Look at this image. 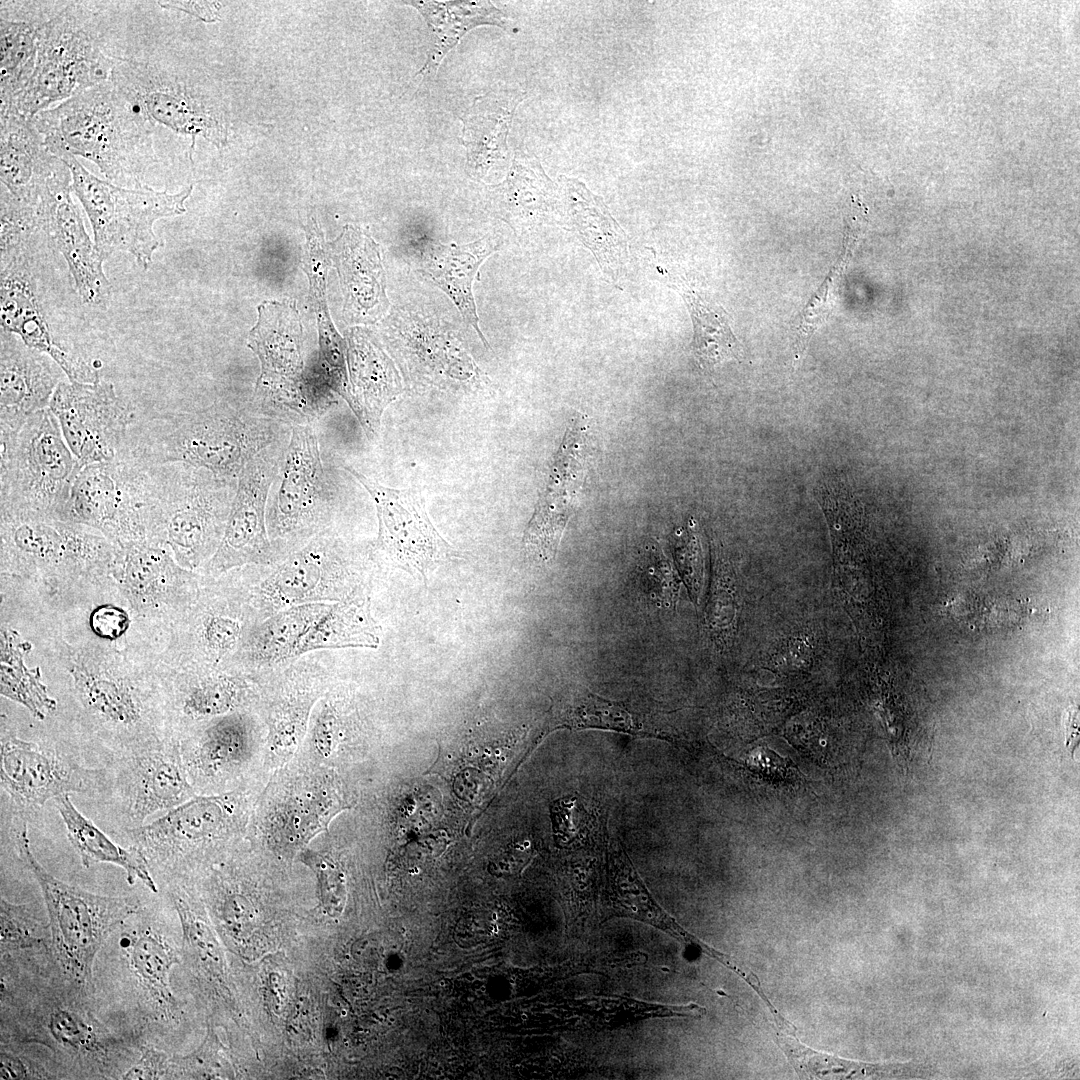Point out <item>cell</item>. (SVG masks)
I'll list each match as a JSON object with an SVG mask.
<instances>
[{
    "label": "cell",
    "mask_w": 1080,
    "mask_h": 1080,
    "mask_svg": "<svg viewBox=\"0 0 1080 1080\" xmlns=\"http://www.w3.org/2000/svg\"><path fill=\"white\" fill-rule=\"evenodd\" d=\"M114 553L91 527L0 507L1 610L13 607L39 624L84 611L113 590Z\"/></svg>",
    "instance_id": "obj_1"
},
{
    "label": "cell",
    "mask_w": 1080,
    "mask_h": 1080,
    "mask_svg": "<svg viewBox=\"0 0 1080 1080\" xmlns=\"http://www.w3.org/2000/svg\"><path fill=\"white\" fill-rule=\"evenodd\" d=\"M47 665L66 679L80 717L120 752L171 737L158 651L139 641L111 643L71 625L39 628Z\"/></svg>",
    "instance_id": "obj_2"
},
{
    "label": "cell",
    "mask_w": 1080,
    "mask_h": 1080,
    "mask_svg": "<svg viewBox=\"0 0 1080 1080\" xmlns=\"http://www.w3.org/2000/svg\"><path fill=\"white\" fill-rule=\"evenodd\" d=\"M1 1043L39 1044L84 1078H117L136 1060L96 1014L89 990L58 971L16 974L1 962Z\"/></svg>",
    "instance_id": "obj_3"
},
{
    "label": "cell",
    "mask_w": 1080,
    "mask_h": 1080,
    "mask_svg": "<svg viewBox=\"0 0 1080 1080\" xmlns=\"http://www.w3.org/2000/svg\"><path fill=\"white\" fill-rule=\"evenodd\" d=\"M285 425L218 403L131 426L120 453L144 466L183 463L238 479L254 456L284 439Z\"/></svg>",
    "instance_id": "obj_4"
},
{
    "label": "cell",
    "mask_w": 1080,
    "mask_h": 1080,
    "mask_svg": "<svg viewBox=\"0 0 1080 1080\" xmlns=\"http://www.w3.org/2000/svg\"><path fill=\"white\" fill-rule=\"evenodd\" d=\"M51 153L81 156L118 186L142 187L154 161L153 124L110 81L31 118Z\"/></svg>",
    "instance_id": "obj_5"
},
{
    "label": "cell",
    "mask_w": 1080,
    "mask_h": 1080,
    "mask_svg": "<svg viewBox=\"0 0 1080 1080\" xmlns=\"http://www.w3.org/2000/svg\"><path fill=\"white\" fill-rule=\"evenodd\" d=\"M146 469L148 540L166 547L185 569H201L222 540L238 479L183 463Z\"/></svg>",
    "instance_id": "obj_6"
},
{
    "label": "cell",
    "mask_w": 1080,
    "mask_h": 1080,
    "mask_svg": "<svg viewBox=\"0 0 1080 1080\" xmlns=\"http://www.w3.org/2000/svg\"><path fill=\"white\" fill-rule=\"evenodd\" d=\"M13 838L46 905L54 962L69 980L89 990L98 952L115 930L139 912V902L129 896L95 894L53 876L32 852L26 821L13 830Z\"/></svg>",
    "instance_id": "obj_7"
},
{
    "label": "cell",
    "mask_w": 1080,
    "mask_h": 1080,
    "mask_svg": "<svg viewBox=\"0 0 1080 1080\" xmlns=\"http://www.w3.org/2000/svg\"><path fill=\"white\" fill-rule=\"evenodd\" d=\"M116 60L105 52L92 11L68 3L43 24L33 74L12 110L5 113L32 118L108 81Z\"/></svg>",
    "instance_id": "obj_8"
},
{
    "label": "cell",
    "mask_w": 1080,
    "mask_h": 1080,
    "mask_svg": "<svg viewBox=\"0 0 1080 1080\" xmlns=\"http://www.w3.org/2000/svg\"><path fill=\"white\" fill-rule=\"evenodd\" d=\"M0 507L62 519L70 491L83 468L45 408L15 433L0 431Z\"/></svg>",
    "instance_id": "obj_9"
},
{
    "label": "cell",
    "mask_w": 1080,
    "mask_h": 1080,
    "mask_svg": "<svg viewBox=\"0 0 1080 1080\" xmlns=\"http://www.w3.org/2000/svg\"><path fill=\"white\" fill-rule=\"evenodd\" d=\"M71 173V188L90 220L96 250L106 260L122 251L132 254L147 269L158 247L154 223L185 212L190 185L178 193L151 188H126L90 173L75 156L58 155Z\"/></svg>",
    "instance_id": "obj_10"
},
{
    "label": "cell",
    "mask_w": 1080,
    "mask_h": 1080,
    "mask_svg": "<svg viewBox=\"0 0 1080 1080\" xmlns=\"http://www.w3.org/2000/svg\"><path fill=\"white\" fill-rule=\"evenodd\" d=\"M111 577L138 635L158 652L203 582L201 573L183 568L166 547L148 539L115 546Z\"/></svg>",
    "instance_id": "obj_11"
},
{
    "label": "cell",
    "mask_w": 1080,
    "mask_h": 1080,
    "mask_svg": "<svg viewBox=\"0 0 1080 1080\" xmlns=\"http://www.w3.org/2000/svg\"><path fill=\"white\" fill-rule=\"evenodd\" d=\"M269 493L266 522L278 557L325 530L335 505L333 484L324 467L311 425L291 426Z\"/></svg>",
    "instance_id": "obj_12"
},
{
    "label": "cell",
    "mask_w": 1080,
    "mask_h": 1080,
    "mask_svg": "<svg viewBox=\"0 0 1080 1080\" xmlns=\"http://www.w3.org/2000/svg\"><path fill=\"white\" fill-rule=\"evenodd\" d=\"M146 508L145 466L120 453L79 471L61 520L91 527L118 546L148 539Z\"/></svg>",
    "instance_id": "obj_13"
},
{
    "label": "cell",
    "mask_w": 1080,
    "mask_h": 1080,
    "mask_svg": "<svg viewBox=\"0 0 1080 1080\" xmlns=\"http://www.w3.org/2000/svg\"><path fill=\"white\" fill-rule=\"evenodd\" d=\"M249 346L260 361L254 398L257 413L285 424H309L301 386L304 377L302 327L297 311L282 303L263 304Z\"/></svg>",
    "instance_id": "obj_14"
},
{
    "label": "cell",
    "mask_w": 1080,
    "mask_h": 1080,
    "mask_svg": "<svg viewBox=\"0 0 1080 1080\" xmlns=\"http://www.w3.org/2000/svg\"><path fill=\"white\" fill-rule=\"evenodd\" d=\"M0 783L13 806L28 814L62 795L101 790L106 773L83 766L49 745L19 737L2 712Z\"/></svg>",
    "instance_id": "obj_15"
},
{
    "label": "cell",
    "mask_w": 1080,
    "mask_h": 1080,
    "mask_svg": "<svg viewBox=\"0 0 1080 1080\" xmlns=\"http://www.w3.org/2000/svg\"><path fill=\"white\" fill-rule=\"evenodd\" d=\"M284 440L262 450L241 471L222 540L201 574L218 577L234 568L268 565L278 558L268 535L266 512L287 444Z\"/></svg>",
    "instance_id": "obj_16"
},
{
    "label": "cell",
    "mask_w": 1080,
    "mask_h": 1080,
    "mask_svg": "<svg viewBox=\"0 0 1080 1080\" xmlns=\"http://www.w3.org/2000/svg\"><path fill=\"white\" fill-rule=\"evenodd\" d=\"M373 499L378 517L375 550L389 563L425 578L427 572L457 557V551L430 521L424 499L415 488L381 485L350 466H344Z\"/></svg>",
    "instance_id": "obj_17"
},
{
    "label": "cell",
    "mask_w": 1080,
    "mask_h": 1080,
    "mask_svg": "<svg viewBox=\"0 0 1080 1080\" xmlns=\"http://www.w3.org/2000/svg\"><path fill=\"white\" fill-rule=\"evenodd\" d=\"M48 408L82 467L117 458L134 421V413L113 385L101 380L60 382Z\"/></svg>",
    "instance_id": "obj_18"
},
{
    "label": "cell",
    "mask_w": 1080,
    "mask_h": 1080,
    "mask_svg": "<svg viewBox=\"0 0 1080 1080\" xmlns=\"http://www.w3.org/2000/svg\"><path fill=\"white\" fill-rule=\"evenodd\" d=\"M231 794L194 796L147 824L124 828L129 846L153 874L169 870L180 856L223 839L235 825Z\"/></svg>",
    "instance_id": "obj_19"
},
{
    "label": "cell",
    "mask_w": 1080,
    "mask_h": 1080,
    "mask_svg": "<svg viewBox=\"0 0 1080 1080\" xmlns=\"http://www.w3.org/2000/svg\"><path fill=\"white\" fill-rule=\"evenodd\" d=\"M122 754L114 793L119 810L131 827L140 826L155 813L167 812L195 796L171 737Z\"/></svg>",
    "instance_id": "obj_20"
},
{
    "label": "cell",
    "mask_w": 1080,
    "mask_h": 1080,
    "mask_svg": "<svg viewBox=\"0 0 1080 1080\" xmlns=\"http://www.w3.org/2000/svg\"><path fill=\"white\" fill-rule=\"evenodd\" d=\"M109 80L152 124L193 138L201 135L215 144L224 141L215 112L157 65L117 57Z\"/></svg>",
    "instance_id": "obj_21"
},
{
    "label": "cell",
    "mask_w": 1080,
    "mask_h": 1080,
    "mask_svg": "<svg viewBox=\"0 0 1080 1080\" xmlns=\"http://www.w3.org/2000/svg\"><path fill=\"white\" fill-rule=\"evenodd\" d=\"M71 181L67 168L50 183L37 207L41 228L67 262L81 299L90 306L106 308L110 284L103 271L105 260L91 241L71 198Z\"/></svg>",
    "instance_id": "obj_22"
},
{
    "label": "cell",
    "mask_w": 1080,
    "mask_h": 1080,
    "mask_svg": "<svg viewBox=\"0 0 1080 1080\" xmlns=\"http://www.w3.org/2000/svg\"><path fill=\"white\" fill-rule=\"evenodd\" d=\"M24 251L1 255V330L18 336L31 349L50 357L70 382L96 383L98 372L81 357L57 344L39 305Z\"/></svg>",
    "instance_id": "obj_23"
},
{
    "label": "cell",
    "mask_w": 1080,
    "mask_h": 1080,
    "mask_svg": "<svg viewBox=\"0 0 1080 1080\" xmlns=\"http://www.w3.org/2000/svg\"><path fill=\"white\" fill-rule=\"evenodd\" d=\"M121 958L140 1018L145 1024H168L178 1017L170 975L180 963L176 947L156 924L138 922L120 937Z\"/></svg>",
    "instance_id": "obj_24"
},
{
    "label": "cell",
    "mask_w": 1080,
    "mask_h": 1080,
    "mask_svg": "<svg viewBox=\"0 0 1080 1080\" xmlns=\"http://www.w3.org/2000/svg\"><path fill=\"white\" fill-rule=\"evenodd\" d=\"M584 431L578 422L567 430L525 531L524 549L534 562L546 563L554 558L571 515L583 477Z\"/></svg>",
    "instance_id": "obj_25"
},
{
    "label": "cell",
    "mask_w": 1080,
    "mask_h": 1080,
    "mask_svg": "<svg viewBox=\"0 0 1080 1080\" xmlns=\"http://www.w3.org/2000/svg\"><path fill=\"white\" fill-rule=\"evenodd\" d=\"M50 359L1 330L0 431L15 433L32 415L48 408L62 371Z\"/></svg>",
    "instance_id": "obj_26"
},
{
    "label": "cell",
    "mask_w": 1080,
    "mask_h": 1080,
    "mask_svg": "<svg viewBox=\"0 0 1080 1080\" xmlns=\"http://www.w3.org/2000/svg\"><path fill=\"white\" fill-rule=\"evenodd\" d=\"M66 168L47 148L31 118L0 114L1 187L13 197L38 207L52 180Z\"/></svg>",
    "instance_id": "obj_27"
},
{
    "label": "cell",
    "mask_w": 1080,
    "mask_h": 1080,
    "mask_svg": "<svg viewBox=\"0 0 1080 1080\" xmlns=\"http://www.w3.org/2000/svg\"><path fill=\"white\" fill-rule=\"evenodd\" d=\"M342 572L337 548L324 530L277 566L260 585V595L276 612L299 604L332 602V583Z\"/></svg>",
    "instance_id": "obj_28"
},
{
    "label": "cell",
    "mask_w": 1080,
    "mask_h": 1080,
    "mask_svg": "<svg viewBox=\"0 0 1080 1080\" xmlns=\"http://www.w3.org/2000/svg\"><path fill=\"white\" fill-rule=\"evenodd\" d=\"M160 674L169 734L174 722H206L234 712L242 699L241 683L226 670L176 669L160 660Z\"/></svg>",
    "instance_id": "obj_29"
},
{
    "label": "cell",
    "mask_w": 1080,
    "mask_h": 1080,
    "mask_svg": "<svg viewBox=\"0 0 1080 1080\" xmlns=\"http://www.w3.org/2000/svg\"><path fill=\"white\" fill-rule=\"evenodd\" d=\"M43 2L1 1L0 113L14 107L33 74L40 31L51 13Z\"/></svg>",
    "instance_id": "obj_30"
},
{
    "label": "cell",
    "mask_w": 1080,
    "mask_h": 1080,
    "mask_svg": "<svg viewBox=\"0 0 1080 1080\" xmlns=\"http://www.w3.org/2000/svg\"><path fill=\"white\" fill-rule=\"evenodd\" d=\"M336 244L345 308L350 319L356 322L377 320L388 307L377 244L353 226L344 228Z\"/></svg>",
    "instance_id": "obj_31"
},
{
    "label": "cell",
    "mask_w": 1080,
    "mask_h": 1080,
    "mask_svg": "<svg viewBox=\"0 0 1080 1080\" xmlns=\"http://www.w3.org/2000/svg\"><path fill=\"white\" fill-rule=\"evenodd\" d=\"M348 362L352 411L370 436L378 431L386 407L401 393L400 377L385 352L359 332L349 338Z\"/></svg>",
    "instance_id": "obj_32"
},
{
    "label": "cell",
    "mask_w": 1080,
    "mask_h": 1080,
    "mask_svg": "<svg viewBox=\"0 0 1080 1080\" xmlns=\"http://www.w3.org/2000/svg\"><path fill=\"white\" fill-rule=\"evenodd\" d=\"M497 248L496 240L487 237L463 245L437 243L426 248L422 259L423 274L453 300L484 344L486 340L478 325L473 282L481 264Z\"/></svg>",
    "instance_id": "obj_33"
},
{
    "label": "cell",
    "mask_w": 1080,
    "mask_h": 1080,
    "mask_svg": "<svg viewBox=\"0 0 1080 1080\" xmlns=\"http://www.w3.org/2000/svg\"><path fill=\"white\" fill-rule=\"evenodd\" d=\"M53 802L65 825L68 840L84 867L99 863L116 865L124 870L129 884L141 881L151 892H157V883L140 852L112 840L75 807L70 795L59 796Z\"/></svg>",
    "instance_id": "obj_34"
},
{
    "label": "cell",
    "mask_w": 1080,
    "mask_h": 1080,
    "mask_svg": "<svg viewBox=\"0 0 1080 1080\" xmlns=\"http://www.w3.org/2000/svg\"><path fill=\"white\" fill-rule=\"evenodd\" d=\"M252 747V726L246 716L231 712L201 725L187 749L191 772L216 780L241 765Z\"/></svg>",
    "instance_id": "obj_35"
},
{
    "label": "cell",
    "mask_w": 1080,
    "mask_h": 1080,
    "mask_svg": "<svg viewBox=\"0 0 1080 1080\" xmlns=\"http://www.w3.org/2000/svg\"><path fill=\"white\" fill-rule=\"evenodd\" d=\"M424 17L430 31L431 46L422 68V78L435 74L444 56L471 29L480 25L504 27L501 10L489 1H405Z\"/></svg>",
    "instance_id": "obj_36"
},
{
    "label": "cell",
    "mask_w": 1080,
    "mask_h": 1080,
    "mask_svg": "<svg viewBox=\"0 0 1080 1080\" xmlns=\"http://www.w3.org/2000/svg\"><path fill=\"white\" fill-rule=\"evenodd\" d=\"M31 650L30 641L23 639L10 624L1 622V696L20 704L33 718L43 721L56 712L58 703L43 682L40 668L26 665L25 658Z\"/></svg>",
    "instance_id": "obj_37"
},
{
    "label": "cell",
    "mask_w": 1080,
    "mask_h": 1080,
    "mask_svg": "<svg viewBox=\"0 0 1080 1080\" xmlns=\"http://www.w3.org/2000/svg\"><path fill=\"white\" fill-rule=\"evenodd\" d=\"M331 604H299L269 615L249 630L240 650H245L246 656L259 664L279 663L293 657L298 642Z\"/></svg>",
    "instance_id": "obj_38"
},
{
    "label": "cell",
    "mask_w": 1080,
    "mask_h": 1080,
    "mask_svg": "<svg viewBox=\"0 0 1080 1080\" xmlns=\"http://www.w3.org/2000/svg\"><path fill=\"white\" fill-rule=\"evenodd\" d=\"M376 623L367 600L348 596L333 602L298 642L293 657L319 649L378 646Z\"/></svg>",
    "instance_id": "obj_39"
},
{
    "label": "cell",
    "mask_w": 1080,
    "mask_h": 1080,
    "mask_svg": "<svg viewBox=\"0 0 1080 1080\" xmlns=\"http://www.w3.org/2000/svg\"><path fill=\"white\" fill-rule=\"evenodd\" d=\"M515 106H510L507 100L480 96L462 118L463 144L472 175L482 177L497 160L504 158Z\"/></svg>",
    "instance_id": "obj_40"
},
{
    "label": "cell",
    "mask_w": 1080,
    "mask_h": 1080,
    "mask_svg": "<svg viewBox=\"0 0 1080 1080\" xmlns=\"http://www.w3.org/2000/svg\"><path fill=\"white\" fill-rule=\"evenodd\" d=\"M571 216L583 243L611 273L623 257L625 236L601 199L591 194L577 180H566Z\"/></svg>",
    "instance_id": "obj_41"
},
{
    "label": "cell",
    "mask_w": 1080,
    "mask_h": 1080,
    "mask_svg": "<svg viewBox=\"0 0 1080 1080\" xmlns=\"http://www.w3.org/2000/svg\"><path fill=\"white\" fill-rule=\"evenodd\" d=\"M529 164L516 158L507 179L491 187L495 213L514 228L536 219L551 202L553 183L539 163Z\"/></svg>",
    "instance_id": "obj_42"
},
{
    "label": "cell",
    "mask_w": 1080,
    "mask_h": 1080,
    "mask_svg": "<svg viewBox=\"0 0 1080 1080\" xmlns=\"http://www.w3.org/2000/svg\"><path fill=\"white\" fill-rule=\"evenodd\" d=\"M693 322L692 351L702 368L738 359L740 346L720 306L704 300L693 291L683 293Z\"/></svg>",
    "instance_id": "obj_43"
},
{
    "label": "cell",
    "mask_w": 1080,
    "mask_h": 1080,
    "mask_svg": "<svg viewBox=\"0 0 1080 1080\" xmlns=\"http://www.w3.org/2000/svg\"><path fill=\"white\" fill-rule=\"evenodd\" d=\"M179 916L187 950L192 954L200 974L224 994L226 990L225 963L221 946L206 919L178 893H171Z\"/></svg>",
    "instance_id": "obj_44"
},
{
    "label": "cell",
    "mask_w": 1080,
    "mask_h": 1080,
    "mask_svg": "<svg viewBox=\"0 0 1080 1080\" xmlns=\"http://www.w3.org/2000/svg\"><path fill=\"white\" fill-rule=\"evenodd\" d=\"M777 1040L795 1070L812 1079L881 1076L895 1068L891 1065L850 1061L818 1052L802 1045L795 1037L782 1033H777Z\"/></svg>",
    "instance_id": "obj_45"
},
{
    "label": "cell",
    "mask_w": 1080,
    "mask_h": 1080,
    "mask_svg": "<svg viewBox=\"0 0 1080 1080\" xmlns=\"http://www.w3.org/2000/svg\"><path fill=\"white\" fill-rule=\"evenodd\" d=\"M1 956L28 950L51 954L49 924H44L26 904H16L1 896Z\"/></svg>",
    "instance_id": "obj_46"
},
{
    "label": "cell",
    "mask_w": 1080,
    "mask_h": 1080,
    "mask_svg": "<svg viewBox=\"0 0 1080 1080\" xmlns=\"http://www.w3.org/2000/svg\"><path fill=\"white\" fill-rule=\"evenodd\" d=\"M80 615H84V628L97 639L111 643L146 642L138 635L133 616L116 590L94 601Z\"/></svg>",
    "instance_id": "obj_47"
},
{
    "label": "cell",
    "mask_w": 1080,
    "mask_h": 1080,
    "mask_svg": "<svg viewBox=\"0 0 1080 1080\" xmlns=\"http://www.w3.org/2000/svg\"><path fill=\"white\" fill-rule=\"evenodd\" d=\"M848 223L849 226L845 237L846 245L843 261L837 263L836 268L830 272L827 279L812 297L803 313L794 345L795 360H799L803 355L812 335L825 322L826 318L833 310L836 282L839 280L843 267L847 263L848 254L851 253L853 242L857 237V233H859L860 222L857 221V218H854L851 221L849 220Z\"/></svg>",
    "instance_id": "obj_48"
},
{
    "label": "cell",
    "mask_w": 1080,
    "mask_h": 1080,
    "mask_svg": "<svg viewBox=\"0 0 1080 1080\" xmlns=\"http://www.w3.org/2000/svg\"><path fill=\"white\" fill-rule=\"evenodd\" d=\"M301 861L316 875L318 897L324 911L331 917L340 916L346 904L345 875L339 865L326 853L305 850Z\"/></svg>",
    "instance_id": "obj_49"
},
{
    "label": "cell",
    "mask_w": 1080,
    "mask_h": 1080,
    "mask_svg": "<svg viewBox=\"0 0 1080 1080\" xmlns=\"http://www.w3.org/2000/svg\"><path fill=\"white\" fill-rule=\"evenodd\" d=\"M310 710L307 701L284 703L276 712L271 727L273 751L281 757L291 754L305 729Z\"/></svg>",
    "instance_id": "obj_50"
},
{
    "label": "cell",
    "mask_w": 1080,
    "mask_h": 1080,
    "mask_svg": "<svg viewBox=\"0 0 1080 1080\" xmlns=\"http://www.w3.org/2000/svg\"><path fill=\"white\" fill-rule=\"evenodd\" d=\"M562 719V723L574 727L597 726L624 731L639 729L627 711L600 700L589 699L577 707H570Z\"/></svg>",
    "instance_id": "obj_51"
},
{
    "label": "cell",
    "mask_w": 1080,
    "mask_h": 1080,
    "mask_svg": "<svg viewBox=\"0 0 1080 1080\" xmlns=\"http://www.w3.org/2000/svg\"><path fill=\"white\" fill-rule=\"evenodd\" d=\"M218 900V915L223 930L236 941L243 939L255 924L251 903L239 894H225Z\"/></svg>",
    "instance_id": "obj_52"
},
{
    "label": "cell",
    "mask_w": 1080,
    "mask_h": 1080,
    "mask_svg": "<svg viewBox=\"0 0 1080 1080\" xmlns=\"http://www.w3.org/2000/svg\"><path fill=\"white\" fill-rule=\"evenodd\" d=\"M341 734V725L338 713L330 701L320 703L312 726V742L323 758H328L334 752Z\"/></svg>",
    "instance_id": "obj_53"
},
{
    "label": "cell",
    "mask_w": 1080,
    "mask_h": 1080,
    "mask_svg": "<svg viewBox=\"0 0 1080 1080\" xmlns=\"http://www.w3.org/2000/svg\"><path fill=\"white\" fill-rule=\"evenodd\" d=\"M172 1078L171 1059L151 1044L139 1046V1058L119 1079H168Z\"/></svg>",
    "instance_id": "obj_54"
},
{
    "label": "cell",
    "mask_w": 1080,
    "mask_h": 1080,
    "mask_svg": "<svg viewBox=\"0 0 1080 1080\" xmlns=\"http://www.w3.org/2000/svg\"><path fill=\"white\" fill-rule=\"evenodd\" d=\"M0 1079H57V1074L20 1052L1 1044Z\"/></svg>",
    "instance_id": "obj_55"
},
{
    "label": "cell",
    "mask_w": 1080,
    "mask_h": 1080,
    "mask_svg": "<svg viewBox=\"0 0 1080 1080\" xmlns=\"http://www.w3.org/2000/svg\"><path fill=\"white\" fill-rule=\"evenodd\" d=\"M552 816L555 833L562 840L570 841L578 836L582 819L576 799L565 798L556 801L552 806Z\"/></svg>",
    "instance_id": "obj_56"
},
{
    "label": "cell",
    "mask_w": 1080,
    "mask_h": 1080,
    "mask_svg": "<svg viewBox=\"0 0 1080 1080\" xmlns=\"http://www.w3.org/2000/svg\"><path fill=\"white\" fill-rule=\"evenodd\" d=\"M159 6L166 9H178L190 13L203 21L217 19V5L211 2L159 1Z\"/></svg>",
    "instance_id": "obj_57"
}]
</instances>
